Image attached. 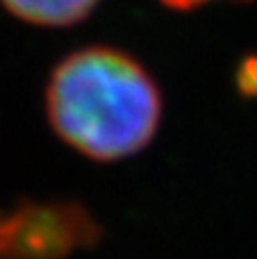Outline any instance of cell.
<instances>
[{"label":"cell","instance_id":"1","mask_svg":"<svg viewBox=\"0 0 257 259\" xmlns=\"http://www.w3.org/2000/svg\"><path fill=\"white\" fill-rule=\"evenodd\" d=\"M55 132L77 152L114 161L150 143L162 118L155 80L130 55L84 48L53 71L46 94Z\"/></svg>","mask_w":257,"mask_h":259},{"label":"cell","instance_id":"4","mask_svg":"<svg viewBox=\"0 0 257 259\" xmlns=\"http://www.w3.org/2000/svg\"><path fill=\"white\" fill-rule=\"evenodd\" d=\"M162 3L173 9H191V7H198V5L212 3V0H162Z\"/></svg>","mask_w":257,"mask_h":259},{"label":"cell","instance_id":"3","mask_svg":"<svg viewBox=\"0 0 257 259\" xmlns=\"http://www.w3.org/2000/svg\"><path fill=\"white\" fill-rule=\"evenodd\" d=\"M14 16L44 27H64L82 21L98 0H3Z\"/></svg>","mask_w":257,"mask_h":259},{"label":"cell","instance_id":"2","mask_svg":"<svg viewBox=\"0 0 257 259\" xmlns=\"http://www.w3.org/2000/svg\"><path fill=\"white\" fill-rule=\"evenodd\" d=\"M98 239V225L75 202H18L0 209V259H64Z\"/></svg>","mask_w":257,"mask_h":259}]
</instances>
